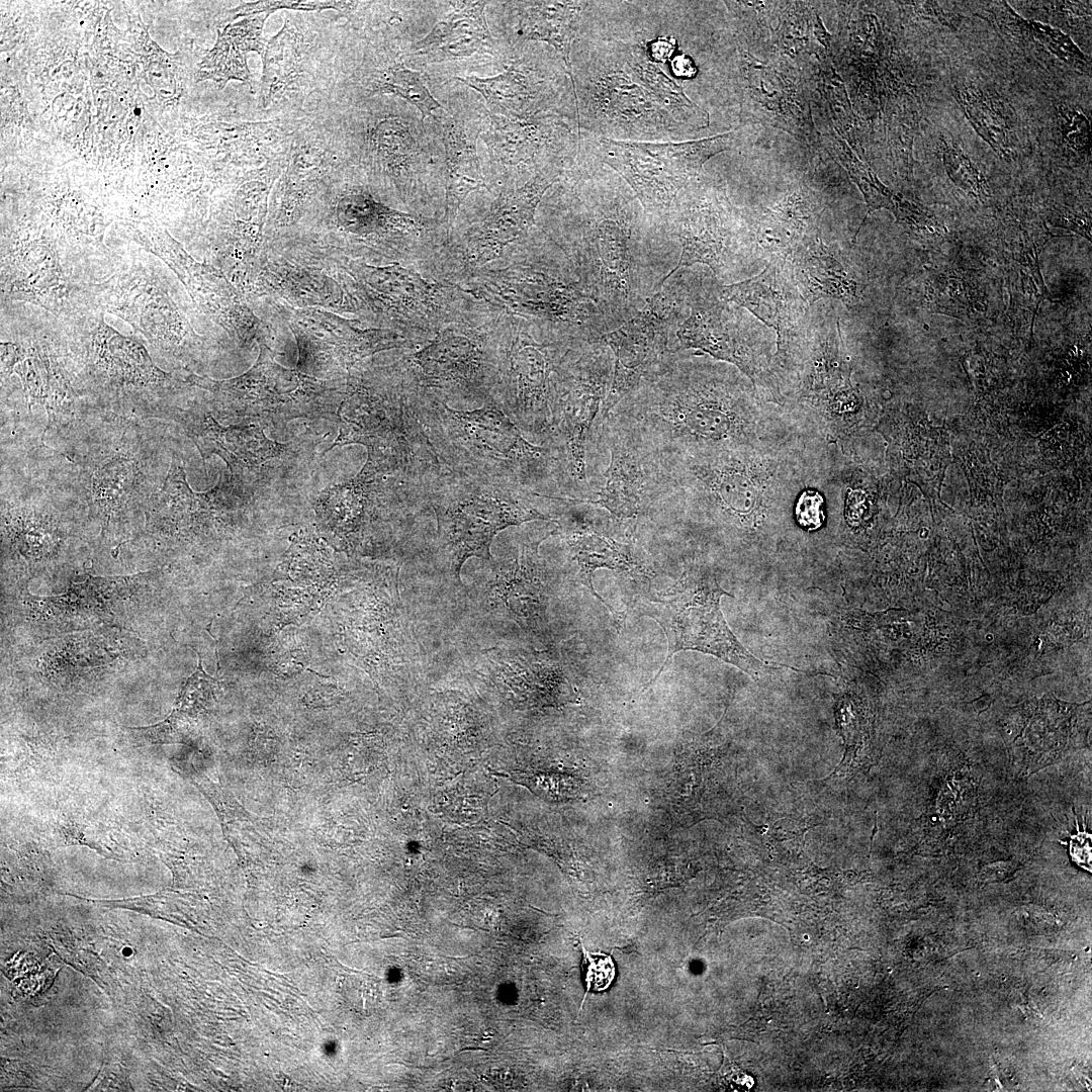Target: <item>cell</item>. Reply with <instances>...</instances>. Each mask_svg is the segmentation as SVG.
Masks as SVG:
<instances>
[{
	"label": "cell",
	"mask_w": 1092,
	"mask_h": 1092,
	"mask_svg": "<svg viewBox=\"0 0 1092 1092\" xmlns=\"http://www.w3.org/2000/svg\"><path fill=\"white\" fill-rule=\"evenodd\" d=\"M607 417L661 453H689L792 441L752 384L724 366L672 356Z\"/></svg>",
	"instance_id": "6da1fadb"
},
{
	"label": "cell",
	"mask_w": 1092,
	"mask_h": 1092,
	"mask_svg": "<svg viewBox=\"0 0 1092 1092\" xmlns=\"http://www.w3.org/2000/svg\"><path fill=\"white\" fill-rule=\"evenodd\" d=\"M789 442L689 453H661L667 489L653 511L752 533L796 502L806 482L800 454Z\"/></svg>",
	"instance_id": "7a4b0ae2"
},
{
	"label": "cell",
	"mask_w": 1092,
	"mask_h": 1092,
	"mask_svg": "<svg viewBox=\"0 0 1092 1092\" xmlns=\"http://www.w3.org/2000/svg\"><path fill=\"white\" fill-rule=\"evenodd\" d=\"M434 438L451 466L485 474L537 490L549 483L563 491L567 485L561 452L551 445L528 441L517 424L490 398L473 411L440 403L430 413Z\"/></svg>",
	"instance_id": "3957f363"
},
{
	"label": "cell",
	"mask_w": 1092,
	"mask_h": 1092,
	"mask_svg": "<svg viewBox=\"0 0 1092 1092\" xmlns=\"http://www.w3.org/2000/svg\"><path fill=\"white\" fill-rule=\"evenodd\" d=\"M535 492L512 482L451 466L431 497L437 537L459 580L469 557L493 561L490 544L509 526L554 521L534 505Z\"/></svg>",
	"instance_id": "277c9868"
},
{
	"label": "cell",
	"mask_w": 1092,
	"mask_h": 1092,
	"mask_svg": "<svg viewBox=\"0 0 1092 1092\" xmlns=\"http://www.w3.org/2000/svg\"><path fill=\"white\" fill-rule=\"evenodd\" d=\"M724 590L712 568L694 563L662 595H642L635 601L638 614L650 617L662 628L667 639V655L654 682L671 662L674 653L696 650L733 664L759 680L772 667L750 653L729 628L720 608Z\"/></svg>",
	"instance_id": "5b68a950"
},
{
	"label": "cell",
	"mask_w": 1092,
	"mask_h": 1092,
	"mask_svg": "<svg viewBox=\"0 0 1092 1092\" xmlns=\"http://www.w3.org/2000/svg\"><path fill=\"white\" fill-rule=\"evenodd\" d=\"M734 131L681 143H643L589 138L587 153L631 188L645 214L662 217L713 156L731 150Z\"/></svg>",
	"instance_id": "8992f818"
},
{
	"label": "cell",
	"mask_w": 1092,
	"mask_h": 1092,
	"mask_svg": "<svg viewBox=\"0 0 1092 1092\" xmlns=\"http://www.w3.org/2000/svg\"><path fill=\"white\" fill-rule=\"evenodd\" d=\"M554 374L548 445L561 452L568 496L588 497L586 448L612 380L609 350L592 343L574 361L563 360Z\"/></svg>",
	"instance_id": "52a82bcc"
},
{
	"label": "cell",
	"mask_w": 1092,
	"mask_h": 1092,
	"mask_svg": "<svg viewBox=\"0 0 1092 1092\" xmlns=\"http://www.w3.org/2000/svg\"><path fill=\"white\" fill-rule=\"evenodd\" d=\"M599 164L587 156L580 168L590 280L602 300L624 304L631 295V236L637 215L621 177Z\"/></svg>",
	"instance_id": "ba28073f"
},
{
	"label": "cell",
	"mask_w": 1092,
	"mask_h": 1092,
	"mask_svg": "<svg viewBox=\"0 0 1092 1092\" xmlns=\"http://www.w3.org/2000/svg\"><path fill=\"white\" fill-rule=\"evenodd\" d=\"M596 430L610 451L605 483L588 497L565 498L605 509L617 522L650 515L667 489L662 454L638 432L611 417Z\"/></svg>",
	"instance_id": "9c48e42d"
},
{
	"label": "cell",
	"mask_w": 1092,
	"mask_h": 1092,
	"mask_svg": "<svg viewBox=\"0 0 1092 1092\" xmlns=\"http://www.w3.org/2000/svg\"><path fill=\"white\" fill-rule=\"evenodd\" d=\"M657 220L680 244L681 254L677 265L656 288L685 266L701 263L717 275L727 268L736 247V232L733 208L724 192L695 181Z\"/></svg>",
	"instance_id": "30bf717a"
},
{
	"label": "cell",
	"mask_w": 1092,
	"mask_h": 1092,
	"mask_svg": "<svg viewBox=\"0 0 1092 1092\" xmlns=\"http://www.w3.org/2000/svg\"><path fill=\"white\" fill-rule=\"evenodd\" d=\"M669 316L668 306L658 293L630 321L592 342L608 347L614 354L612 380L596 429L623 398L672 356L668 347Z\"/></svg>",
	"instance_id": "8fae6325"
},
{
	"label": "cell",
	"mask_w": 1092,
	"mask_h": 1092,
	"mask_svg": "<svg viewBox=\"0 0 1092 1092\" xmlns=\"http://www.w3.org/2000/svg\"><path fill=\"white\" fill-rule=\"evenodd\" d=\"M729 303L723 297L695 300L690 315L676 331L678 344L673 353L695 349L709 354L735 366L749 379L758 396L760 388L770 392L771 372L760 345L745 328L741 314Z\"/></svg>",
	"instance_id": "7c38bea8"
},
{
	"label": "cell",
	"mask_w": 1092,
	"mask_h": 1092,
	"mask_svg": "<svg viewBox=\"0 0 1092 1092\" xmlns=\"http://www.w3.org/2000/svg\"><path fill=\"white\" fill-rule=\"evenodd\" d=\"M741 107L746 116L781 128L800 142L816 145L809 102L793 80L741 51L739 62Z\"/></svg>",
	"instance_id": "4fadbf2b"
},
{
	"label": "cell",
	"mask_w": 1092,
	"mask_h": 1092,
	"mask_svg": "<svg viewBox=\"0 0 1092 1092\" xmlns=\"http://www.w3.org/2000/svg\"><path fill=\"white\" fill-rule=\"evenodd\" d=\"M565 357L555 356L550 347L523 338L514 345L508 359L511 419L522 432L544 445L549 444L551 429V375Z\"/></svg>",
	"instance_id": "5bb4252c"
},
{
	"label": "cell",
	"mask_w": 1092,
	"mask_h": 1092,
	"mask_svg": "<svg viewBox=\"0 0 1092 1092\" xmlns=\"http://www.w3.org/2000/svg\"><path fill=\"white\" fill-rule=\"evenodd\" d=\"M785 259L774 258L757 275L722 287V297L751 312L772 329L777 338V356L787 359L802 316L803 301L784 268Z\"/></svg>",
	"instance_id": "9a60e30c"
},
{
	"label": "cell",
	"mask_w": 1092,
	"mask_h": 1092,
	"mask_svg": "<svg viewBox=\"0 0 1092 1092\" xmlns=\"http://www.w3.org/2000/svg\"><path fill=\"white\" fill-rule=\"evenodd\" d=\"M190 438L203 459L212 454L219 456L238 479L279 456L286 448L268 439L259 426L223 427L209 415L192 428Z\"/></svg>",
	"instance_id": "2e32d148"
},
{
	"label": "cell",
	"mask_w": 1092,
	"mask_h": 1092,
	"mask_svg": "<svg viewBox=\"0 0 1092 1092\" xmlns=\"http://www.w3.org/2000/svg\"><path fill=\"white\" fill-rule=\"evenodd\" d=\"M824 210L818 193L799 186L760 217L757 241L777 258L785 259L819 237L818 222Z\"/></svg>",
	"instance_id": "e0dca14e"
},
{
	"label": "cell",
	"mask_w": 1092,
	"mask_h": 1092,
	"mask_svg": "<svg viewBox=\"0 0 1092 1092\" xmlns=\"http://www.w3.org/2000/svg\"><path fill=\"white\" fill-rule=\"evenodd\" d=\"M571 558L578 565V577L590 594L611 613L618 630L624 625L625 615L616 611L601 597L593 585V575L597 569L608 568L633 574L651 573L648 560L643 557L633 544L619 542L612 537L593 529H577L567 539Z\"/></svg>",
	"instance_id": "ac0fdd59"
},
{
	"label": "cell",
	"mask_w": 1092,
	"mask_h": 1092,
	"mask_svg": "<svg viewBox=\"0 0 1092 1092\" xmlns=\"http://www.w3.org/2000/svg\"><path fill=\"white\" fill-rule=\"evenodd\" d=\"M794 278L801 295L813 304L821 298H834L851 305L858 298L859 284L843 257L825 246L818 237L792 256Z\"/></svg>",
	"instance_id": "d6986e66"
},
{
	"label": "cell",
	"mask_w": 1092,
	"mask_h": 1092,
	"mask_svg": "<svg viewBox=\"0 0 1092 1092\" xmlns=\"http://www.w3.org/2000/svg\"><path fill=\"white\" fill-rule=\"evenodd\" d=\"M427 381L444 387L450 384L473 394L483 392L486 358L469 340L440 336L416 355Z\"/></svg>",
	"instance_id": "ffe728a7"
},
{
	"label": "cell",
	"mask_w": 1092,
	"mask_h": 1092,
	"mask_svg": "<svg viewBox=\"0 0 1092 1092\" xmlns=\"http://www.w3.org/2000/svg\"><path fill=\"white\" fill-rule=\"evenodd\" d=\"M269 15L247 16L218 30L214 48L200 63L198 80L210 79L221 87L230 80L249 82L247 56L249 52L263 55L266 44L262 34Z\"/></svg>",
	"instance_id": "44dd1931"
},
{
	"label": "cell",
	"mask_w": 1092,
	"mask_h": 1092,
	"mask_svg": "<svg viewBox=\"0 0 1092 1092\" xmlns=\"http://www.w3.org/2000/svg\"><path fill=\"white\" fill-rule=\"evenodd\" d=\"M486 2H468L435 24L415 49L420 55L467 57L491 48L484 8Z\"/></svg>",
	"instance_id": "7402d4cb"
},
{
	"label": "cell",
	"mask_w": 1092,
	"mask_h": 1092,
	"mask_svg": "<svg viewBox=\"0 0 1092 1092\" xmlns=\"http://www.w3.org/2000/svg\"><path fill=\"white\" fill-rule=\"evenodd\" d=\"M518 4L520 32L526 39L550 44L560 55L567 73L572 76L571 46L590 2L533 1Z\"/></svg>",
	"instance_id": "603a6c76"
},
{
	"label": "cell",
	"mask_w": 1092,
	"mask_h": 1092,
	"mask_svg": "<svg viewBox=\"0 0 1092 1092\" xmlns=\"http://www.w3.org/2000/svg\"><path fill=\"white\" fill-rule=\"evenodd\" d=\"M559 168H546L524 186L502 197L482 226L484 245L503 247L524 235L534 223L535 210L545 191L560 176Z\"/></svg>",
	"instance_id": "cb8c5ba5"
},
{
	"label": "cell",
	"mask_w": 1092,
	"mask_h": 1092,
	"mask_svg": "<svg viewBox=\"0 0 1092 1092\" xmlns=\"http://www.w3.org/2000/svg\"><path fill=\"white\" fill-rule=\"evenodd\" d=\"M556 130L557 123L543 113L525 118L493 114L483 139L499 161L518 164L539 156Z\"/></svg>",
	"instance_id": "d4e9b609"
},
{
	"label": "cell",
	"mask_w": 1092,
	"mask_h": 1092,
	"mask_svg": "<svg viewBox=\"0 0 1092 1092\" xmlns=\"http://www.w3.org/2000/svg\"><path fill=\"white\" fill-rule=\"evenodd\" d=\"M455 79L479 92L495 114L518 118L541 114L538 83L517 66H511L494 77L467 76Z\"/></svg>",
	"instance_id": "484cf974"
},
{
	"label": "cell",
	"mask_w": 1092,
	"mask_h": 1092,
	"mask_svg": "<svg viewBox=\"0 0 1092 1092\" xmlns=\"http://www.w3.org/2000/svg\"><path fill=\"white\" fill-rule=\"evenodd\" d=\"M100 363L109 375L124 382H159L165 374L157 368L146 349L101 324L95 341Z\"/></svg>",
	"instance_id": "4316f807"
},
{
	"label": "cell",
	"mask_w": 1092,
	"mask_h": 1092,
	"mask_svg": "<svg viewBox=\"0 0 1092 1092\" xmlns=\"http://www.w3.org/2000/svg\"><path fill=\"white\" fill-rule=\"evenodd\" d=\"M214 489L197 493L186 481L183 465L173 459L163 485L153 494L149 506L151 522L183 524L207 512Z\"/></svg>",
	"instance_id": "83f0119b"
},
{
	"label": "cell",
	"mask_w": 1092,
	"mask_h": 1092,
	"mask_svg": "<svg viewBox=\"0 0 1092 1092\" xmlns=\"http://www.w3.org/2000/svg\"><path fill=\"white\" fill-rule=\"evenodd\" d=\"M953 95L976 131L1002 158L1014 154L1013 133L1004 106L974 86H956Z\"/></svg>",
	"instance_id": "f1b7e54d"
},
{
	"label": "cell",
	"mask_w": 1092,
	"mask_h": 1092,
	"mask_svg": "<svg viewBox=\"0 0 1092 1092\" xmlns=\"http://www.w3.org/2000/svg\"><path fill=\"white\" fill-rule=\"evenodd\" d=\"M302 51V36L288 21L267 43L262 55L261 99L268 106L296 77Z\"/></svg>",
	"instance_id": "f546056e"
},
{
	"label": "cell",
	"mask_w": 1092,
	"mask_h": 1092,
	"mask_svg": "<svg viewBox=\"0 0 1092 1092\" xmlns=\"http://www.w3.org/2000/svg\"><path fill=\"white\" fill-rule=\"evenodd\" d=\"M447 171V209L454 212L472 190L484 186L473 142L462 127L452 122L446 125L445 139Z\"/></svg>",
	"instance_id": "4dcf8cb0"
},
{
	"label": "cell",
	"mask_w": 1092,
	"mask_h": 1092,
	"mask_svg": "<svg viewBox=\"0 0 1092 1092\" xmlns=\"http://www.w3.org/2000/svg\"><path fill=\"white\" fill-rule=\"evenodd\" d=\"M214 684L213 678L205 673L199 659L195 672L187 679L172 713L160 723L146 727H130L129 731L134 738L149 744L177 741L181 724L201 707L198 702L206 700V695L210 693Z\"/></svg>",
	"instance_id": "1f68e13d"
},
{
	"label": "cell",
	"mask_w": 1092,
	"mask_h": 1092,
	"mask_svg": "<svg viewBox=\"0 0 1092 1092\" xmlns=\"http://www.w3.org/2000/svg\"><path fill=\"white\" fill-rule=\"evenodd\" d=\"M820 136L824 141L828 153L846 170L863 195L868 206L864 219L868 214L880 208L893 211L896 195L879 180L875 172L864 162L857 158L849 146L836 134L828 133ZM861 225L858 228L854 239Z\"/></svg>",
	"instance_id": "d6a6232c"
},
{
	"label": "cell",
	"mask_w": 1092,
	"mask_h": 1092,
	"mask_svg": "<svg viewBox=\"0 0 1092 1092\" xmlns=\"http://www.w3.org/2000/svg\"><path fill=\"white\" fill-rule=\"evenodd\" d=\"M374 86L378 92L394 94L416 106L423 119L433 115V111L441 107L424 84L421 74L404 66L388 69Z\"/></svg>",
	"instance_id": "836d02e7"
},
{
	"label": "cell",
	"mask_w": 1092,
	"mask_h": 1092,
	"mask_svg": "<svg viewBox=\"0 0 1092 1092\" xmlns=\"http://www.w3.org/2000/svg\"><path fill=\"white\" fill-rule=\"evenodd\" d=\"M889 115V139L898 159L911 167L912 145L919 122L918 105L907 96Z\"/></svg>",
	"instance_id": "e575fe53"
},
{
	"label": "cell",
	"mask_w": 1092,
	"mask_h": 1092,
	"mask_svg": "<svg viewBox=\"0 0 1092 1092\" xmlns=\"http://www.w3.org/2000/svg\"><path fill=\"white\" fill-rule=\"evenodd\" d=\"M942 161L948 176L966 191L976 195H986V182L961 148L952 142L940 139Z\"/></svg>",
	"instance_id": "d590c367"
},
{
	"label": "cell",
	"mask_w": 1092,
	"mask_h": 1092,
	"mask_svg": "<svg viewBox=\"0 0 1092 1092\" xmlns=\"http://www.w3.org/2000/svg\"><path fill=\"white\" fill-rule=\"evenodd\" d=\"M1026 33L1051 53L1076 69L1087 68V59L1074 41L1059 28L1036 21H1026Z\"/></svg>",
	"instance_id": "8d00e7d4"
},
{
	"label": "cell",
	"mask_w": 1092,
	"mask_h": 1092,
	"mask_svg": "<svg viewBox=\"0 0 1092 1092\" xmlns=\"http://www.w3.org/2000/svg\"><path fill=\"white\" fill-rule=\"evenodd\" d=\"M581 980L587 992H604L610 988L616 977L615 963L611 956L600 951H588L580 943ZM584 995V997H585Z\"/></svg>",
	"instance_id": "74e56055"
},
{
	"label": "cell",
	"mask_w": 1092,
	"mask_h": 1092,
	"mask_svg": "<svg viewBox=\"0 0 1092 1092\" xmlns=\"http://www.w3.org/2000/svg\"><path fill=\"white\" fill-rule=\"evenodd\" d=\"M352 2L341 1H256L246 3L233 10L235 13L234 18L239 16H252L263 13L271 14L278 9H293V10H324V9H340L348 7Z\"/></svg>",
	"instance_id": "f35d334b"
},
{
	"label": "cell",
	"mask_w": 1092,
	"mask_h": 1092,
	"mask_svg": "<svg viewBox=\"0 0 1092 1092\" xmlns=\"http://www.w3.org/2000/svg\"><path fill=\"white\" fill-rule=\"evenodd\" d=\"M1061 130L1065 144L1075 152L1090 151V123L1080 111L1062 106L1060 108Z\"/></svg>",
	"instance_id": "ab89813d"
},
{
	"label": "cell",
	"mask_w": 1092,
	"mask_h": 1092,
	"mask_svg": "<svg viewBox=\"0 0 1092 1092\" xmlns=\"http://www.w3.org/2000/svg\"><path fill=\"white\" fill-rule=\"evenodd\" d=\"M823 503V496L817 490H802L794 505L795 519L799 526L807 531L819 529L825 519Z\"/></svg>",
	"instance_id": "60d3db41"
},
{
	"label": "cell",
	"mask_w": 1092,
	"mask_h": 1092,
	"mask_svg": "<svg viewBox=\"0 0 1092 1092\" xmlns=\"http://www.w3.org/2000/svg\"><path fill=\"white\" fill-rule=\"evenodd\" d=\"M725 1081V1086L731 1091H750L754 1087V1079L746 1072H735L729 1074Z\"/></svg>",
	"instance_id": "b9f144b4"
}]
</instances>
